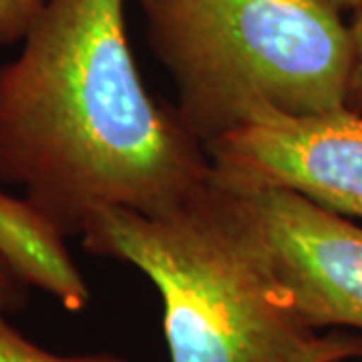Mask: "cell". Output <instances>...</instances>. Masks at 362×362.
I'll use <instances>...</instances> for the list:
<instances>
[{"mask_svg":"<svg viewBox=\"0 0 362 362\" xmlns=\"http://www.w3.org/2000/svg\"><path fill=\"white\" fill-rule=\"evenodd\" d=\"M328 6H332L337 13L340 11H346V8H361L362 0H324Z\"/></svg>","mask_w":362,"mask_h":362,"instance_id":"8fae6325","label":"cell"},{"mask_svg":"<svg viewBox=\"0 0 362 362\" xmlns=\"http://www.w3.org/2000/svg\"><path fill=\"white\" fill-rule=\"evenodd\" d=\"M49 0H0V45H13L26 37Z\"/></svg>","mask_w":362,"mask_h":362,"instance_id":"ba28073f","label":"cell"},{"mask_svg":"<svg viewBox=\"0 0 362 362\" xmlns=\"http://www.w3.org/2000/svg\"><path fill=\"white\" fill-rule=\"evenodd\" d=\"M211 173L232 185L284 187L340 216L362 218V115H274L206 145Z\"/></svg>","mask_w":362,"mask_h":362,"instance_id":"277c9868","label":"cell"},{"mask_svg":"<svg viewBox=\"0 0 362 362\" xmlns=\"http://www.w3.org/2000/svg\"><path fill=\"white\" fill-rule=\"evenodd\" d=\"M228 185L256 221L298 316L314 330L362 332V228L284 187Z\"/></svg>","mask_w":362,"mask_h":362,"instance_id":"5b68a950","label":"cell"},{"mask_svg":"<svg viewBox=\"0 0 362 362\" xmlns=\"http://www.w3.org/2000/svg\"><path fill=\"white\" fill-rule=\"evenodd\" d=\"M350 40H352V71H350V105H362V6L354 25L350 26Z\"/></svg>","mask_w":362,"mask_h":362,"instance_id":"9c48e42d","label":"cell"},{"mask_svg":"<svg viewBox=\"0 0 362 362\" xmlns=\"http://www.w3.org/2000/svg\"><path fill=\"white\" fill-rule=\"evenodd\" d=\"M0 264L26 286L57 298L69 312L90 300L89 286L65 246V233L28 199L0 192Z\"/></svg>","mask_w":362,"mask_h":362,"instance_id":"8992f818","label":"cell"},{"mask_svg":"<svg viewBox=\"0 0 362 362\" xmlns=\"http://www.w3.org/2000/svg\"><path fill=\"white\" fill-rule=\"evenodd\" d=\"M125 0H49L0 65V181L65 235L107 207L153 214L211 177L206 145L143 83Z\"/></svg>","mask_w":362,"mask_h":362,"instance_id":"6da1fadb","label":"cell"},{"mask_svg":"<svg viewBox=\"0 0 362 362\" xmlns=\"http://www.w3.org/2000/svg\"><path fill=\"white\" fill-rule=\"evenodd\" d=\"M81 238L89 254L131 264L156 286L169 362L362 358L361 337H322L298 316L256 221L214 173L161 211L101 209Z\"/></svg>","mask_w":362,"mask_h":362,"instance_id":"7a4b0ae2","label":"cell"},{"mask_svg":"<svg viewBox=\"0 0 362 362\" xmlns=\"http://www.w3.org/2000/svg\"><path fill=\"white\" fill-rule=\"evenodd\" d=\"M23 302H25V290H23V284H21L13 274L0 264V310H14V308H18Z\"/></svg>","mask_w":362,"mask_h":362,"instance_id":"30bf717a","label":"cell"},{"mask_svg":"<svg viewBox=\"0 0 362 362\" xmlns=\"http://www.w3.org/2000/svg\"><path fill=\"white\" fill-rule=\"evenodd\" d=\"M0 310V362H127L113 352H90L63 356L51 350L40 349L33 340L23 337Z\"/></svg>","mask_w":362,"mask_h":362,"instance_id":"52a82bcc","label":"cell"},{"mask_svg":"<svg viewBox=\"0 0 362 362\" xmlns=\"http://www.w3.org/2000/svg\"><path fill=\"white\" fill-rule=\"evenodd\" d=\"M137 2L204 145L266 117L349 107L350 28L324 0Z\"/></svg>","mask_w":362,"mask_h":362,"instance_id":"3957f363","label":"cell"}]
</instances>
